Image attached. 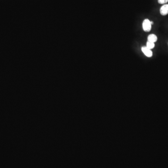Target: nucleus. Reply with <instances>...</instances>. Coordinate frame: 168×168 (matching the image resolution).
Instances as JSON below:
<instances>
[{
    "label": "nucleus",
    "mask_w": 168,
    "mask_h": 168,
    "mask_svg": "<svg viewBox=\"0 0 168 168\" xmlns=\"http://www.w3.org/2000/svg\"><path fill=\"white\" fill-rule=\"evenodd\" d=\"M152 24L151 22L148 19L144 20L142 23V28L145 32H149L151 30Z\"/></svg>",
    "instance_id": "nucleus-1"
},
{
    "label": "nucleus",
    "mask_w": 168,
    "mask_h": 168,
    "mask_svg": "<svg viewBox=\"0 0 168 168\" xmlns=\"http://www.w3.org/2000/svg\"><path fill=\"white\" fill-rule=\"evenodd\" d=\"M142 51L145 55L148 58H151L153 56V52L150 49H148L146 46L142 47Z\"/></svg>",
    "instance_id": "nucleus-2"
},
{
    "label": "nucleus",
    "mask_w": 168,
    "mask_h": 168,
    "mask_svg": "<svg viewBox=\"0 0 168 168\" xmlns=\"http://www.w3.org/2000/svg\"><path fill=\"white\" fill-rule=\"evenodd\" d=\"M160 12L161 15L162 16H166L168 14V4H165L163 6L161 7L160 9Z\"/></svg>",
    "instance_id": "nucleus-3"
},
{
    "label": "nucleus",
    "mask_w": 168,
    "mask_h": 168,
    "mask_svg": "<svg viewBox=\"0 0 168 168\" xmlns=\"http://www.w3.org/2000/svg\"><path fill=\"white\" fill-rule=\"evenodd\" d=\"M157 41V37L155 34H150L148 36V41L154 43Z\"/></svg>",
    "instance_id": "nucleus-4"
},
{
    "label": "nucleus",
    "mask_w": 168,
    "mask_h": 168,
    "mask_svg": "<svg viewBox=\"0 0 168 168\" xmlns=\"http://www.w3.org/2000/svg\"><path fill=\"white\" fill-rule=\"evenodd\" d=\"M146 46L148 48V49H153L155 47V44L154 43H152V42H147Z\"/></svg>",
    "instance_id": "nucleus-5"
},
{
    "label": "nucleus",
    "mask_w": 168,
    "mask_h": 168,
    "mask_svg": "<svg viewBox=\"0 0 168 168\" xmlns=\"http://www.w3.org/2000/svg\"><path fill=\"white\" fill-rule=\"evenodd\" d=\"M168 2V0H158V2L161 4H165Z\"/></svg>",
    "instance_id": "nucleus-6"
}]
</instances>
